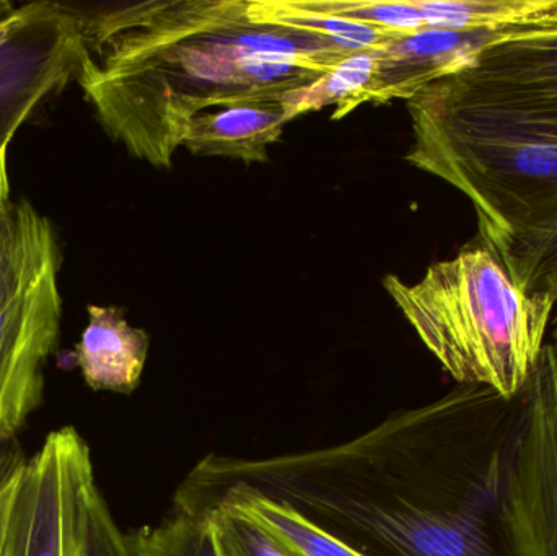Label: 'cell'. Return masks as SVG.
<instances>
[{
    "mask_svg": "<svg viewBox=\"0 0 557 556\" xmlns=\"http://www.w3.org/2000/svg\"><path fill=\"white\" fill-rule=\"evenodd\" d=\"M519 413V397L458 385L339 446L211 454L180 492L245 486L367 556H512L503 486Z\"/></svg>",
    "mask_w": 557,
    "mask_h": 556,
    "instance_id": "6da1fadb",
    "label": "cell"
},
{
    "mask_svg": "<svg viewBox=\"0 0 557 556\" xmlns=\"http://www.w3.org/2000/svg\"><path fill=\"white\" fill-rule=\"evenodd\" d=\"M411 111L409 159L470 199L480 242L522 284L557 238V95L483 94L441 78Z\"/></svg>",
    "mask_w": 557,
    "mask_h": 556,
    "instance_id": "7a4b0ae2",
    "label": "cell"
},
{
    "mask_svg": "<svg viewBox=\"0 0 557 556\" xmlns=\"http://www.w3.org/2000/svg\"><path fill=\"white\" fill-rule=\"evenodd\" d=\"M385 284L458 385L519 397L548 345L556 310L552 294L529 293L483 242L432 264L414 286L395 276Z\"/></svg>",
    "mask_w": 557,
    "mask_h": 556,
    "instance_id": "3957f363",
    "label": "cell"
},
{
    "mask_svg": "<svg viewBox=\"0 0 557 556\" xmlns=\"http://www.w3.org/2000/svg\"><path fill=\"white\" fill-rule=\"evenodd\" d=\"M58 238L26 199L0 218V441L15 440L41 405L58 345L62 297Z\"/></svg>",
    "mask_w": 557,
    "mask_h": 556,
    "instance_id": "277c9868",
    "label": "cell"
},
{
    "mask_svg": "<svg viewBox=\"0 0 557 556\" xmlns=\"http://www.w3.org/2000/svg\"><path fill=\"white\" fill-rule=\"evenodd\" d=\"M503 522L512 556H557V353L552 343L520 392Z\"/></svg>",
    "mask_w": 557,
    "mask_h": 556,
    "instance_id": "5b68a950",
    "label": "cell"
},
{
    "mask_svg": "<svg viewBox=\"0 0 557 556\" xmlns=\"http://www.w3.org/2000/svg\"><path fill=\"white\" fill-rule=\"evenodd\" d=\"M84 42L62 2L26 3L0 42V153L25 121L77 78Z\"/></svg>",
    "mask_w": 557,
    "mask_h": 556,
    "instance_id": "8992f818",
    "label": "cell"
},
{
    "mask_svg": "<svg viewBox=\"0 0 557 556\" xmlns=\"http://www.w3.org/2000/svg\"><path fill=\"white\" fill-rule=\"evenodd\" d=\"M91 453L75 428L48 434L29 457L13 508L10 556H75Z\"/></svg>",
    "mask_w": 557,
    "mask_h": 556,
    "instance_id": "52a82bcc",
    "label": "cell"
},
{
    "mask_svg": "<svg viewBox=\"0 0 557 556\" xmlns=\"http://www.w3.org/2000/svg\"><path fill=\"white\" fill-rule=\"evenodd\" d=\"M512 33L516 32H442L425 28L412 35L399 36L392 45L376 51L379 67L372 85L382 84L370 91L414 97L428 85L468 67L481 49Z\"/></svg>",
    "mask_w": 557,
    "mask_h": 556,
    "instance_id": "ba28073f",
    "label": "cell"
},
{
    "mask_svg": "<svg viewBox=\"0 0 557 556\" xmlns=\"http://www.w3.org/2000/svg\"><path fill=\"white\" fill-rule=\"evenodd\" d=\"M444 81L483 94L557 95V20L491 42Z\"/></svg>",
    "mask_w": 557,
    "mask_h": 556,
    "instance_id": "9c48e42d",
    "label": "cell"
},
{
    "mask_svg": "<svg viewBox=\"0 0 557 556\" xmlns=\"http://www.w3.org/2000/svg\"><path fill=\"white\" fill-rule=\"evenodd\" d=\"M149 336L114 307L88 306V325L75 348L77 365L94 391L131 394L139 385Z\"/></svg>",
    "mask_w": 557,
    "mask_h": 556,
    "instance_id": "30bf717a",
    "label": "cell"
},
{
    "mask_svg": "<svg viewBox=\"0 0 557 556\" xmlns=\"http://www.w3.org/2000/svg\"><path fill=\"white\" fill-rule=\"evenodd\" d=\"M176 511L202 512L227 505L263 526L292 556H367L284 503L258 495L242 485L222 486L198 493H176Z\"/></svg>",
    "mask_w": 557,
    "mask_h": 556,
    "instance_id": "8fae6325",
    "label": "cell"
},
{
    "mask_svg": "<svg viewBox=\"0 0 557 556\" xmlns=\"http://www.w3.org/2000/svg\"><path fill=\"white\" fill-rule=\"evenodd\" d=\"M284 121L282 110L234 104L212 116L193 118L183 139L193 152L264 159L268 144L281 136Z\"/></svg>",
    "mask_w": 557,
    "mask_h": 556,
    "instance_id": "7c38bea8",
    "label": "cell"
},
{
    "mask_svg": "<svg viewBox=\"0 0 557 556\" xmlns=\"http://www.w3.org/2000/svg\"><path fill=\"white\" fill-rule=\"evenodd\" d=\"M376 67V51L346 55L313 84L288 91L282 97L281 108L285 120L310 108L347 103L352 98L357 100V95L369 91Z\"/></svg>",
    "mask_w": 557,
    "mask_h": 556,
    "instance_id": "4fadbf2b",
    "label": "cell"
},
{
    "mask_svg": "<svg viewBox=\"0 0 557 556\" xmlns=\"http://www.w3.org/2000/svg\"><path fill=\"white\" fill-rule=\"evenodd\" d=\"M129 535L136 556H222L208 512L176 511L162 524Z\"/></svg>",
    "mask_w": 557,
    "mask_h": 556,
    "instance_id": "5bb4252c",
    "label": "cell"
},
{
    "mask_svg": "<svg viewBox=\"0 0 557 556\" xmlns=\"http://www.w3.org/2000/svg\"><path fill=\"white\" fill-rule=\"evenodd\" d=\"M75 556H136L131 535L117 528L95 477L88 480L82 495Z\"/></svg>",
    "mask_w": 557,
    "mask_h": 556,
    "instance_id": "9a60e30c",
    "label": "cell"
},
{
    "mask_svg": "<svg viewBox=\"0 0 557 556\" xmlns=\"http://www.w3.org/2000/svg\"><path fill=\"white\" fill-rule=\"evenodd\" d=\"M218 532L222 556H292L263 526L227 505L206 509Z\"/></svg>",
    "mask_w": 557,
    "mask_h": 556,
    "instance_id": "2e32d148",
    "label": "cell"
},
{
    "mask_svg": "<svg viewBox=\"0 0 557 556\" xmlns=\"http://www.w3.org/2000/svg\"><path fill=\"white\" fill-rule=\"evenodd\" d=\"M305 9L324 15L344 16V18L359 20L370 23L395 35L406 36L424 29L418 2H383V3H310Z\"/></svg>",
    "mask_w": 557,
    "mask_h": 556,
    "instance_id": "e0dca14e",
    "label": "cell"
},
{
    "mask_svg": "<svg viewBox=\"0 0 557 556\" xmlns=\"http://www.w3.org/2000/svg\"><path fill=\"white\" fill-rule=\"evenodd\" d=\"M26 462L16 437L0 441V556H10L13 508Z\"/></svg>",
    "mask_w": 557,
    "mask_h": 556,
    "instance_id": "ac0fdd59",
    "label": "cell"
},
{
    "mask_svg": "<svg viewBox=\"0 0 557 556\" xmlns=\"http://www.w3.org/2000/svg\"><path fill=\"white\" fill-rule=\"evenodd\" d=\"M529 293H548L555 297L556 310L553 317V343L557 353V247L549 248L530 268L522 281Z\"/></svg>",
    "mask_w": 557,
    "mask_h": 556,
    "instance_id": "d6986e66",
    "label": "cell"
},
{
    "mask_svg": "<svg viewBox=\"0 0 557 556\" xmlns=\"http://www.w3.org/2000/svg\"><path fill=\"white\" fill-rule=\"evenodd\" d=\"M10 202V182L9 172H7V153H0V218L9 208Z\"/></svg>",
    "mask_w": 557,
    "mask_h": 556,
    "instance_id": "ffe728a7",
    "label": "cell"
},
{
    "mask_svg": "<svg viewBox=\"0 0 557 556\" xmlns=\"http://www.w3.org/2000/svg\"><path fill=\"white\" fill-rule=\"evenodd\" d=\"M20 15H22V7L20 9L13 10L9 15L2 16L0 18V42L9 36V33L12 32L13 26L16 25V22L20 20Z\"/></svg>",
    "mask_w": 557,
    "mask_h": 556,
    "instance_id": "44dd1931",
    "label": "cell"
},
{
    "mask_svg": "<svg viewBox=\"0 0 557 556\" xmlns=\"http://www.w3.org/2000/svg\"><path fill=\"white\" fill-rule=\"evenodd\" d=\"M13 5L7 2H0V16L9 15L10 12H13Z\"/></svg>",
    "mask_w": 557,
    "mask_h": 556,
    "instance_id": "7402d4cb",
    "label": "cell"
}]
</instances>
